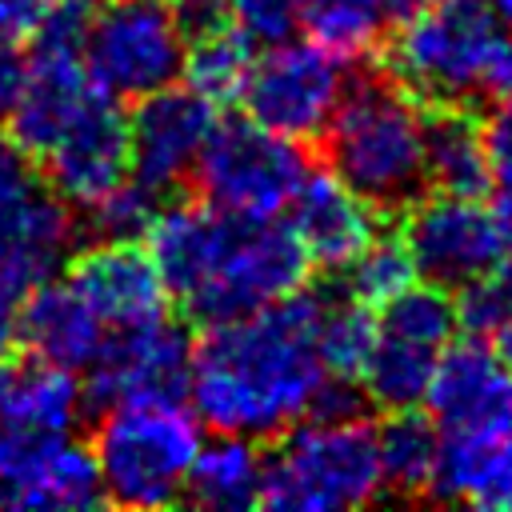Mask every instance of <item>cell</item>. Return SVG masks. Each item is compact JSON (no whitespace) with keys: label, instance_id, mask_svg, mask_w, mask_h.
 <instances>
[{"label":"cell","instance_id":"37","mask_svg":"<svg viewBox=\"0 0 512 512\" xmlns=\"http://www.w3.org/2000/svg\"><path fill=\"white\" fill-rule=\"evenodd\" d=\"M484 96H512V32L500 36L492 60H488V72H484Z\"/></svg>","mask_w":512,"mask_h":512},{"label":"cell","instance_id":"2","mask_svg":"<svg viewBox=\"0 0 512 512\" xmlns=\"http://www.w3.org/2000/svg\"><path fill=\"white\" fill-rule=\"evenodd\" d=\"M168 300L196 320L220 324L304 288L312 260L292 224L236 216L204 200H164L144 232Z\"/></svg>","mask_w":512,"mask_h":512},{"label":"cell","instance_id":"3","mask_svg":"<svg viewBox=\"0 0 512 512\" xmlns=\"http://www.w3.org/2000/svg\"><path fill=\"white\" fill-rule=\"evenodd\" d=\"M320 140L328 172L372 212H404L428 188L424 112L392 76H352Z\"/></svg>","mask_w":512,"mask_h":512},{"label":"cell","instance_id":"7","mask_svg":"<svg viewBox=\"0 0 512 512\" xmlns=\"http://www.w3.org/2000/svg\"><path fill=\"white\" fill-rule=\"evenodd\" d=\"M312 172L304 148L252 116L216 120L192 180L200 200L236 216H280Z\"/></svg>","mask_w":512,"mask_h":512},{"label":"cell","instance_id":"12","mask_svg":"<svg viewBox=\"0 0 512 512\" xmlns=\"http://www.w3.org/2000/svg\"><path fill=\"white\" fill-rule=\"evenodd\" d=\"M108 504L96 452L68 432L0 428V508H100Z\"/></svg>","mask_w":512,"mask_h":512},{"label":"cell","instance_id":"36","mask_svg":"<svg viewBox=\"0 0 512 512\" xmlns=\"http://www.w3.org/2000/svg\"><path fill=\"white\" fill-rule=\"evenodd\" d=\"M28 288L16 284L4 268H0V356H8L20 344V304H24Z\"/></svg>","mask_w":512,"mask_h":512},{"label":"cell","instance_id":"38","mask_svg":"<svg viewBox=\"0 0 512 512\" xmlns=\"http://www.w3.org/2000/svg\"><path fill=\"white\" fill-rule=\"evenodd\" d=\"M492 216H496V228H500V236H504V252H512V192H500Z\"/></svg>","mask_w":512,"mask_h":512},{"label":"cell","instance_id":"14","mask_svg":"<svg viewBox=\"0 0 512 512\" xmlns=\"http://www.w3.org/2000/svg\"><path fill=\"white\" fill-rule=\"evenodd\" d=\"M216 124V104H208L188 84H164L136 100L128 120L132 144V180L148 184L160 196L180 192L192 180L200 148Z\"/></svg>","mask_w":512,"mask_h":512},{"label":"cell","instance_id":"32","mask_svg":"<svg viewBox=\"0 0 512 512\" xmlns=\"http://www.w3.org/2000/svg\"><path fill=\"white\" fill-rule=\"evenodd\" d=\"M484 132V160L488 176L500 192H512V96H500V104L480 124Z\"/></svg>","mask_w":512,"mask_h":512},{"label":"cell","instance_id":"31","mask_svg":"<svg viewBox=\"0 0 512 512\" xmlns=\"http://www.w3.org/2000/svg\"><path fill=\"white\" fill-rule=\"evenodd\" d=\"M228 16H232V28L256 52L292 40V32L300 24L296 0H228Z\"/></svg>","mask_w":512,"mask_h":512},{"label":"cell","instance_id":"25","mask_svg":"<svg viewBox=\"0 0 512 512\" xmlns=\"http://www.w3.org/2000/svg\"><path fill=\"white\" fill-rule=\"evenodd\" d=\"M376 336V316L364 300L348 296L332 276L320 288V316H316V352L324 372L332 376H360L364 356Z\"/></svg>","mask_w":512,"mask_h":512},{"label":"cell","instance_id":"24","mask_svg":"<svg viewBox=\"0 0 512 512\" xmlns=\"http://www.w3.org/2000/svg\"><path fill=\"white\" fill-rule=\"evenodd\" d=\"M440 452V428L432 416H420L416 408H396L376 428V464H380V488L392 496H424L436 472Z\"/></svg>","mask_w":512,"mask_h":512},{"label":"cell","instance_id":"29","mask_svg":"<svg viewBox=\"0 0 512 512\" xmlns=\"http://www.w3.org/2000/svg\"><path fill=\"white\" fill-rule=\"evenodd\" d=\"M164 200H168V196H160V192H152L148 184H140V180L128 176V180H120L112 192H104L100 200L76 208V216H80V236H84L88 244H96V240H140V236L148 232L152 216L164 208Z\"/></svg>","mask_w":512,"mask_h":512},{"label":"cell","instance_id":"11","mask_svg":"<svg viewBox=\"0 0 512 512\" xmlns=\"http://www.w3.org/2000/svg\"><path fill=\"white\" fill-rule=\"evenodd\" d=\"M84 404H184L192 380V340L168 316L132 328H108L96 356L84 364Z\"/></svg>","mask_w":512,"mask_h":512},{"label":"cell","instance_id":"28","mask_svg":"<svg viewBox=\"0 0 512 512\" xmlns=\"http://www.w3.org/2000/svg\"><path fill=\"white\" fill-rule=\"evenodd\" d=\"M340 280V288L356 300H364L368 308H380L384 300H392L396 292H404L416 280V264L404 248L400 236H372L344 268L332 272Z\"/></svg>","mask_w":512,"mask_h":512},{"label":"cell","instance_id":"21","mask_svg":"<svg viewBox=\"0 0 512 512\" xmlns=\"http://www.w3.org/2000/svg\"><path fill=\"white\" fill-rule=\"evenodd\" d=\"M84 408V388L72 368H60L36 352L0 356V428L68 432Z\"/></svg>","mask_w":512,"mask_h":512},{"label":"cell","instance_id":"34","mask_svg":"<svg viewBox=\"0 0 512 512\" xmlns=\"http://www.w3.org/2000/svg\"><path fill=\"white\" fill-rule=\"evenodd\" d=\"M24 76H28V52L20 48L16 36L0 32V128H4L12 104H16L20 88H24Z\"/></svg>","mask_w":512,"mask_h":512},{"label":"cell","instance_id":"13","mask_svg":"<svg viewBox=\"0 0 512 512\" xmlns=\"http://www.w3.org/2000/svg\"><path fill=\"white\" fill-rule=\"evenodd\" d=\"M404 248L416 264V276L440 288H456L492 260L504 256V236L496 228L492 208L480 196H420L404 212Z\"/></svg>","mask_w":512,"mask_h":512},{"label":"cell","instance_id":"27","mask_svg":"<svg viewBox=\"0 0 512 512\" xmlns=\"http://www.w3.org/2000/svg\"><path fill=\"white\" fill-rule=\"evenodd\" d=\"M296 12L316 44L348 60L368 52L380 40V28L388 20L384 0H296Z\"/></svg>","mask_w":512,"mask_h":512},{"label":"cell","instance_id":"10","mask_svg":"<svg viewBox=\"0 0 512 512\" xmlns=\"http://www.w3.org/2000/svg\"><path fill=\"white\" fill-rule=\"evenodd\" d=\"M348 56L308 40V44H272L252 56L248 80L240 88L244 116L256 124L288 136V140H316L336 112L348 88Z\"/></svg>","mask_w":512,"mask_h":512},{"label":"cell","instance_id":"18","mask_svg":"<svg viewBox=\"0 0 512 512\" xmlns=\"http://www.w3.org/2000/svg\"><path fill=\"white\" fill-rule=\"evenodd\" d=\"M92 92H96V84L88 80L80 52L32 48L24 88L4 120L8 140L28 160H40L56 144V136L76 120V112L92 100Z\"/></svg>","mask_w":512,"mask_h":512},{"label":"cell","instance_id":"4","mask_svg":"<svg viewBox=\"0 0 512 512\" xmlns=\"http://www.w3.org/2000/svg\"><path fill=\"white\" fill-rule=\"evenodd\" d=\"M376 428L364 420H308L260 460V504L276 512H336L380 496Z\"/></svg>","mask_w":512,"mask_h":512},{"label":"cell","instance_id":"41","mask_svg":"<svg viewBox=\"0 0 512 512\" xmlns=\"http://www.w3.org/2000/svg\"><path fill=\"white\" fill-rule=\"evenodd\" d=\"M496 12H500V20H512V0H488Z\"/></svg>","mask_w":512,"mask_h":512},{"label":"cell","instance_id":"15","mask_svg":"<svg viewBox=\"0 0 512 512\" xmlns=\"http://www.w3.org/2000/svg\"><path fill=\"white\" fill-rule=\"evenodd\" d=\"M36 168L72 208H84L104 192H112L120 180H128L132 144H128V116L120 112V100L96 88L92 100L76 112V120L36 160Z\"/></svg>","mask_w":512,"mask_h":512},{"label":"cell","instance_id":"17","mask_svg":"<svg viewBox=\"0 0 512 512\" xmlns=\"http://www.w3.org/2000/svg\"><path fill=\"white\" fill-rule=\"evenodd\" d=\"M68 280L108 328H132L168 316V288L140 240H96L76 248L68 260Z\"/></svg>","mask_w":512,"mask_h":512},{"label":"cell","instance_id":"33","mask_svg":"<svg viewBox=\"0 0 512 512\" xmlns=\"http://www.w3.org/2000/svg\"><path fill=\"white\" fill-rule=\"evenodd\" d=\"M172 8V20L188 40H200V36H212L220 28H232V16H228V0H168Z\"/></svg>","mask_w":512,"mask_h":512},{"label":"cell","instance_id":"9","mask_svg":"<svg viewBox=\"0 0 512 512\" xmlns=\"http://www.w3.org/2000/svg\"><path fill=\"white\" fill-rule=\"evenodd\" d=\"M80 60L104 96L140 100L180 80L184 36L168 0H104L88 20Z\"/></svg>","mask_w":512,"mask_h":512},{"label":"cell","instance_id":"40","mask_svg":"<svg viewBox=\"0 0 512 512\" xmlns=\"http://www.w3.org/2000/svg\"><path fill=\"white\" fill-rule=\"evenodd\" d=\"M496 356L504 360V368H508V376H512V320L496 332Z\"/></svg>","mask_w":512,"mask_h":512},{"label":"cell","instance_id":"16","mask_svg":"<svg viewBox=\"0 0 512 512\" xmlns=\"http://www.w3.org/2000/svg\"><path fill=\"white\" fill-rule=\"evenodd\" d=\"M424 404L448 436L512 432V376L496 348L472 340L448 344L424 388Z\"/></svg>","mask_w":512,"mask_h":512},{"label":"cell","instance_id":"35","mask_svg":"<svg viewBox=\"0 0 512 512\" xmlns=\"http://www.w3.org/2000/svg\"><path fill=\"white\" fill-rule=\"evenodd\" d=\"M52 4L56 0H0V32H8L16 40L32 36L44 24V16L52 12Z\"/></svg>","mask_w":512,"mask_h":512},{"label":"cell","instance_id":"22","mask_svg":"<svg viewBox=\"0 0 512 512\" xmlns=\"http://www.w3.org/2000/svg\"><path fill=\"white\" fill-rule=\"evenodd\" d=\"M424 172L436 192L484 196L492 176L484 160V132L468 104H428L424 112Z\"/></svg>","mask_w":512,"mask_h":512},{"label":"cell","instance_id":"8","mask_svg":"<svg viewBox=\"0 0 512 512\" xmlns=\"http://www.w3.org/2000/svg\"><path fill=\"white\" fill-rule=\"evenodd\" d=\"M456 332V308L452 296L440 284H408L392 300L380 304L376 336L360 368V388L368 404L396 412L424 404V388L432 380V368L440 352L452 344Z\"/></svg>","mask_w":512,"mask_h":512},{"label":"cell","instance_id":"39","mask_svg":"<svg viewBox=\"0 0 512 512\" xmlns=\"http://www.w3.org/2000/svg\"><path fill=\"white\" fill-rule=\"evenodd\" d=\"M432 0H384V12H388V20H412L416 12H424Z\"/></svg>","mask_w":512,"mask_h":512},{"label":"cell","instance_id":"5","mask_svg":"<svg viewBox=\"0 0 512 512\" xmlns=\"http://www.w3.org/2000/svg\"><path fill=\"white\" fill-rule=\"evenodd\" d=\"M200 448V424L184 404H120L104 408L92 452L108 504L164 508L184 496L188 468Z\"/></svg>","mask_w":512,"mask_h":512},{"label":"cell","instance_id":"19","mask_svg":"<svg viewBox=\"0 0 512 512\" xmlns=\"http://www.w3.org/2000/svg\"><path fill=\"white\" fill-rule=\"evenodd\" d=\"M288 208H292L296 240L304 244L308 260L324 272L344 268L376 236V212L332 172L312 168Z\"/></svg>","mask_w":512,"mask_h":512},{"label":"cell","instance_id":"6","mask_svg":"<svg viewBox=\"0 0 512 512\" xmlns=\"http://www.w3.org/2000/svg\"><path fill=\"white\" fill-rule=\"evenodd\" d=\"M500 36V12L488 0H432L388 44V76L424 104H468L484 96Z\"/></svg>","mask_w":512,"mask_h":512},{"label":"cell","instance_id":"26","mask_svg":"<svg viewBox=\"0 0 512 512\" xmlns=\"http://www.w3.org/2000/svg\"><path fill=\"white\" fill-rule=\"evenodd\" d=\"M252 56H256V48L236 28H220L212 36H200V40H188L184 44V68H180V76L208 104L224 108V104L240 100V88L248 80Z\"/></svg>","mask_w":512,"mask_h":512},{"label":"cell","instance_id":"23","mask_svg":"<svg viewBox=\"0 0 512 512\" xmlns=\"http://www.w3.org/2000/svg\"><path fill=\"white\" fill-rule=\"evenodd\" d=\"M260 460L256 440L236 432H216L212 444L196 448V460L184 480V500L216 512H240L260 504Z\"/></svg>","mask_w":512,"mask_h":512},{"label":"cell","instance_id":"1","mask_svg":"<svg viewBox=\"0 0 512 512\" xmlns=\"http://www.w3.org/2000/svg\"><path fill=\"white\" fill-rule=\"evenodd\" d=\"M320 292L296 288L248 316L208 324L192 344L188 400L212 432L248 440L288 432L324 380L316 352Z\"/></svg>","mask_w":512,"mask_h":512},{"label":"cell","instance_id":"30","mask_svg":"<svg viewBox=\"0 0 512 512\" xmlns=\"http://www.w3.org/2000/svg\"><path fill=\"white\" fill-rule=\"evenodd\" d=\"M456 328L472 336H496L512 320V256L492 260L464 284H456Z\"/></svg>","mask_w":512,"mask_h":512},{"label":"cell","instance_id":"20","mask_svg":"<svg viewBox=\"0 0 512 512\" xmlns=\"http://www.w3.org/2000/svg\"><path fill=\"white\" fill-rule=\"evenodd\" d=\"M108 324L96 316V308L76 292L72 280H40L28 288L20 304V344L60 368L84 372V364L96 356Z\"/></svg>","mask_w":512,"mask_h":512}]
</instances>
